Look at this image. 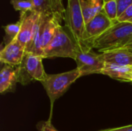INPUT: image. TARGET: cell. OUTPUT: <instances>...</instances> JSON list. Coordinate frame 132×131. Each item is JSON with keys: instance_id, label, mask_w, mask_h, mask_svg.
I'll return each mask as SVG.
<instances>
[{"instance_id": "4316f807", "label": "cell", "mask_w": 132, "mask_h": 131, "mask_svg": "<svg viewBox=\"0 0 132 131\" xmlns=\"http://www.w3.org/2000/svg\"><path fill=\"white\" fill-rule=\"evenodd\" d=\"M108 1H111V0H104V2H108Z\"/></svg>"}, {"instance_id": "603a6c76", "label": "cell", "mask_w": 132, "mask_h": 131, "mask_svg": "<svg viewBox=\"0 0 132 131\" xmlns=\"http://www.w3.org/2000/svg\"><path fill=\"white\" fill-rule=\"evenodd\" d=\"M117 131H132V124L126 127H122L117 128Z\"/></svg>"}, {"instance_id": "d4e9b609", "label": "cell", "mask_w": 132, "mask_h": 131, "mask_svg": "<svg viewBox=\"0 0 132 131\" xmlns=\"http://www.w3.org/2000/svg\"><path fill=\"white\" fill-rule=\"evenodd\" d=\"M125 82H132V70L125 79Z\"/></svg>"}, {"instance_id": "52a82bcc", "label": "cell", "mask_w": 132, "mask_h": 131, "mask_svg": "<svg viewBox=\"0 0 132 131\" xmlns=\"http://www.w3.org/2000/svg\"><path fill=\"white\" fill-rule=\"evenodd\" d=\"M74 60L77 63V68L79 69L81 76L101 73L104 67L105 62L101 56V53H97L93 49L80 46L76 54Z\"/></svg>"}, {"instance_id": "2e32d148", "label": "cell", "mask_w": 132, "mask_h": 131, "mask_svg": "<svg viewBox=\"0 0 132 131\" xmlns=\"http://www.w3.org/2000/svg\"><path fill=\"white\" fill-rule=\"evenodd\" d=\"M5 30V42L6 44L12 42L13 39H16L21 29V22L19 20L15 23H12L9 24L7 25H5L2 27ZM5 44V45H6Z\"/></svg>"}, {"instance_id": "5bb4252c", "label": "cell", "mask_w": 132, "mask_h": 131, "mask_svg": "<svg viewBox=\"0 0 132 131\" xmlns=\"http://www.w3.org/2000/svg\"><path fill=\"white\" fill-rule=\"evenodd\" d=\"M132 70V66H119L116 64H111L105 63L104 67L101 74L108 76L113 79L118 80L120 81H125L126 77Z\"/></svg>"}, {"instance_id": "4fadbf2b", "label": "cell", "mask_w": 132, "mask_h": 131, "mask_svg": "<svg viewBox=\"0 0 132 131\" xmlns=\"http://www.w3.org/2000/svg\"><path fill=\"white\" fill-rule=\"evenodd\" d=\"M104 0H80L85 24L103 10Z\"/></svg>"}, {"instance_id": "277c9868", "label": "cell", "mask_w": 132, "mask_h": 131, "mask_svg": "<svg viewBox=\"0 0 132 131\" xmlns=\"http://www.w3.org/2000/svg\"><path fill=\"white\" fill-rule=\"evenodd\" d=\"M64 29L79 46H83L85 30L80 0H67V5L63 14Z\"/></svg>"}, {"instance_id": "9a60e30c", "label": "cell", "mask_w": 132, "mask_h": 131, "mask_svg": "<svg viewBox=\"0 0 132 131\" xmlns=\"http://www.w3.org/2000/svg\"><path fill=\"white\" fill-rule=\"evenodd\" d=\"M33 4V11L40 15L53 14L52 0H32Z\"/></svg>"}, {"instance_id": "cb8c5ba5", "label": "cell", "mask_w": 132, "mask_h": 131, "mask_svg": "<svg viewBox=\"0 0 132 131\" xmlns=\"http://www.w3.org/2000/svg\"><path fill=\"white\" fill-rule=\"evenodd\" d=\"M122 49H128V50L132 52V39L128 42V43L124 48H122Z\"/></svg>"}, {"instance_id": "7402d4cb", "label": "cell", "mask_w": 132, "mask_h": 131, "mask_svg": "<svg viewBox=\"0 0 132 131\" xmlns=\"http://www.w3.org/2000/svg\"><path fill=\"white\" fill-rule=\"evenodd\" d=\"M39 131H58L51 124V120H49L48 121L42 123V124L39 125Z\"/></svg>"}, {"instance_id": "9c48e42d", "label": "cell", "mask_w": 132, "mask_h": 131, "mask_svg": "<svg viewBox=\"0 0 132 131\" xmlns=\"http://www.w3.org/2000/svg\"><path fill=\"white\" fill-rule=\"evenodd\" d=\"M26 54V47L16 39L6 44L0 52V60L5 65L19 66Z\"/></svg>"}, {"instance_id": "8fae6325", "label": "cell", "mask_w": 132, "mask_h": 131, "mask_svg": "<svg viewBox=\"0 0 132 131\" xmlns=\"http://www.w3.org/2000/svg\"><path fill=\"white\" fill-rule=\"evenodd\" d=\"M105 63L119 66H132V52L126 49H118L101 53Z\"/></svg>"}, {"instance_id": "ac0fdd59", "label": "cell", "mask_w": 132, "mask_h": 131, "mask_svg": "<svg viewBox=\"0 0 132 131\" xmlns=\"http://www.w3.org/2000/svg\"><path fill=\"white\" fill-rule=\"evenodd\" d=\"M11 5L15 11L20 12H27L33 11V4L32 0H10Z\"/></svg>"}, {"instance_id": "6da1fadb", "label": "cell", "mask_w": 132, "mask_h": 131, "mask_svg": "<svg viewBox=\"0 0 132 131\" xmlns=\"http://www.w3.org/2000/svg\"><path fill=\"white\" fill-rule=\"evenodd\" d=\"M63 16L53 13L40 15L36 22L30 43L26 48V53H30L43 56V49L53 38Z\"/></svg>"}, {"instance_id": "8992f818", "label": "cell", "mask_w": 132, "mask_h": 131, "mask_svg": "<svg viewBox=\"0 0 132 131\" xmlns=\"http://www.w3.org/2000/svg\"><path fill=\"white\" fill-rule=\"evenodd\" d=\"M43 56L26 53L23 60L19 66V82L26 84L30 80L43 82L48 74L43 65Z\"/></svg>"}, {"instance_id": "44dd1931", "label": "cell", "mask_w": 132, "mask_h": 131, "mask_svg": "<svg viewBox=\"0 0 132 131\" xmlns=\"http://www.w3.org/2000/svg\"><path fill=\"white\" fill-rule=\"evenodd\" d=\"M118 22H127L132 23V5L128 7L118 19Z\"/></svg>"}, {"instance_id": "484cf974", "label": "cell", "mask_w": 132, "mask_h": 131, "mask_svg": "<svg viewBox=\"0 0 132 131\" xmlns=\"http://www.w3.org/2000/svg\"><path fill=\"white\" fill-rule=\"evenodd\" d=\"M102 131H117V128H114V129H111V130H102Z\"/></svg>"}, {"instance_id": "3957f363", "label": "cell", "mask_w": 132, "mask_h": 131, "mask_svg": "<svg viewBox=\"0 0 132 131\" xmlns=\"http://www.w3.org/2000/svg\"><path fill=\"white\" fill-rule=\"evenodd\" d=\"M79 47L64 27L60 25L50 42L43 49V58L63 57L74 59Z\"/></svg>"}, {"instance_id": "7a4b0ae2", "label": "cell", "mask_w": 132, "mask_h": 131, "mask_svg": "<svg viewBox=\"0 0 132 131\" xmlns=\"http://www.w3.org/2000/svg\"><path fill=\"white\" fill-rule=\"evenodd\" d=\"M131 39L132 23L117 22L95 39L90 46V49H96L101 53L122 49Z\"/></svg>"}, {"instance_id": "5b68a950", "label": "cell", "mask_w": 132, "mask_h": 131, "mask_svg": "<svg viewBox=\"0 0 132 131\" xmlns=\"http://www.w3.org/2000/svg\"><path fill=\"white\" fill-rule=\"evenodd\" d=\"M80 76L81 74L77 68L65 73L47 75L42 84L50 98L52 107L53 103L62 97L68 88Z\"/></svg>"}, {"instance_id": "7c38bea8", "label": "cell", "mask_w": 132, "mask_h": 131, "mask_svg": "<svg viewBox=\"0 0 132 131\" xmlns=\"http://www.w3.org/2000/svg\"><path fill=\"white\" fill-rule=\"evenodd\" d=\"M19 81V67L5 65L0 73V93L12 91Z\"/></svg>"}, {"instance_id": "30bf717a", "label": "cell", "mask_w": 132, "mask_h": 131, "mask_svg": "<svg viewBox=\"0 0 132 131\" xmlns=\"http://www.w3.org/2000/svg\"><path fill=\"white\" fill-rule=\"evenodd\" d=\"M39 15L40 14H38L34 11L20 12L19 21L21 22V29L16 39L26 48L32 40L34 29Z\"/></svg>"}, {"instance_id": "d6986e66", "label": "cell", "mask_w": 132, "mask_h": 131, "mask_svg": "<svg viewBox=\"0 0 132 131\" xmlns=\"http://www.w3.org/2000/svg\"><path fill=\"white\" fill-rule=\"evenodd\" d=\"M52 5H53V12L63 16V14H64L66 8L63 5V0H52Z\"/></svg>"}, {"instance_id": "ffe728a7", "label": "cell", "mask_w": 132, "mask_h": 131, "mask_svg": "<svg viewBox=\"0 0 132 131\" xmlns=\"http://www.w3.org/2000/svg\"><path fill=\"white\" fill-rule=\"evenodd\" d=\"M118 5V17L132 5V0H116Z\"/></svg>"}, {"instance_id": "e0dca14e", "label": "cell", "mask_w": 132, "mask_h": 131, "mask_svg": "<svg viewBox=\"0 0 132 131\" xmlns=\"http://www.w3.org/2000/svg\"><path fill=\"white\" fill-rule=\"evenodd\" d=\"M103 11L107 15V16L114 22H117L118 19V5L116 0H111L104 2Z\"/></svg>"}, {"instance_id": "ba28073f", "label": "cell", "mask_w": 132, "mask_h": 131, "mask_svg": "<svg viewBox=\"0 0 132 131\" xmlns=\"http://www.w3.org/2000/svg\"><path fill=\"white\" fill-rule=\"evenodd\" d=\"M114 23L116 22H112L103 10L97 13L89 22L85 24L82 47L90 49L91 43L104 34Z\"/></svg>"}]
</instances>
